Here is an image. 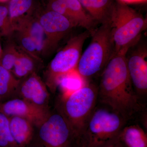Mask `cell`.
<instances>
[{
  "label": "cell",
  "mask_w": 147,
  "mask_h": 147,
  "mask_svg": "<svg viewBox=\"0 0 147 147\" xmlns=\"http://www.w3.org/2000/svg\"><path fill=\"white\" fill-rule=\"evenodd\" d=\"M8 23L7 6L0 5V31L3 34L6 35H9Z\"/></svg>",
  "instance_id": "obj_24"
},
{
  "label": "cell",
  "mask_w": 147,
  "mask_h": 147,
  "mask_svg": "<svg viewBox=\"0 0 147 147\" xmlns=\"http://www.w3.org/2000/svg\"><path fill=\"white\" fill-rule=\"evenodd\" d=\"M0 147H17L11 133L9 117L1 111Z\"/></svg>",
  "instance_id": "obj_22"
},
{
  "label": "cell",
  "mask_w": 147,
  "mask_h": 147,
  "mask_svg": "<svg viewBox=\"0 0 147 147\" xmlns=\"http://www.w3.org/2000/svg\"><path fill=\"white\" fill-rule=\"evenodd\" d=\"M16 94L20 98L48 110L50 94L45 82L37 72L20 80Z\"/></svg>",
  "instance_id": "obj_10"
},
{
  "label": "cell",
  "mask_w": 147,
  "mask_h": 147,
  "mask_svg": "<svg viewBox=\"0 0 147 147\" xmlns=\"http://www.w3.org/2000/svg\"><path fill=\"white\" fill-rule=\"evenodd\" d=\"M110 147H125L120 142L119 140L117 143H116L115 145L112 146Z\"/></svg>",
  "instance_id": "obj_26"
},
{
  "label": "cell",
  "mask_w": 147,
  "mask_h": 147,
  "mask_svg": "<svg viewBox=\"0 0 147 147\" xmlns=\"http://www.w3.org/2000/svg\"><path fill=\"white\" fill-rule=\"evenodd\" d=\"M98 98V86L86 82L79 88L63 96L59 111L71 127L76 141L82 134Z\"/></svg>",
  "instance_id": "obj_5"
},
{
  "label": "cell",
  "mask_w": 147,
  "mask_h": 147,
  "mask_svg": "<svg viewBox=\"0 0 147 147\" xmlns=\"http://www.w3.org/2000/svg\"><path fill=\"white\" fill-rule=\"evenodd\" d=\"M20 80L0 65V102L16 94Z\"/></svg>",
  "instance_id": "obj_19"
},
{
  "label": "cell",
  "mask_w": 147,
  "mask_h": 147,
  "mask_svg": "<svg viewBox=\"0 0 147 147\" xmlns=\"http://www.w3.org/2000/svg\"><path fill=\"white\" fill-rule=\"evenodd\" d=\"M38 18L45 34L53 52L71 29L75 27L68 18L51 11L41 9Z\"/></svg>",
  "instance_id": "obj_9"
},
{
  "label": "cell",
  "mask_w": 147,
  "mask_h": 147,
  "mask_svg": "<svg viewBox=\"0 0 147 147\" xmlns=\"http://www.w3.org/2000/svg\"><path fill=\"white\" fill-rule=\"evenodd\" d=\"M3 52V48L2 47V45H1V42H0V59L1 58Z\"/></svg>",
  "instance_id": "obj_27"
},
{
  "label": "cell",
  "mask_w": 147,
  "mask_h": 147,
  "mask_svg": "<svg viewBox=\"0 0 147 147\" xmlns=\"http://www.w3.org/2000/svg\"><path fill=\"white\" fill-rule=\"evenodd\" d=\"M7 6L9 34L12 33L18 22L28 16L37 14L42 9L40 0H9Z\"/></svg>",
  "instance_id": "obj_13"
},
{
  "label": "cell",
  "mask_w": 147,
  "mask_h": 147,
  "mask_svg": "<svg viewBox=\"0 0 147 147\" xmlns=\"http://www.w3.org/2000/svg\"><path fill=\"white\" fill-rule=\"evenodd\" d=\"M45 9L51 11L62 15L72 22L75 26H78L72 14L65 4L61 0H46Z\"/></svg>",
  "instance_id": "obj_23"
},
{
  "label": "cell",
  "mask_w": 147,
  "mask_h": 147,
  "mask_svg": "<svg viewBox=\"0 0 147 147\" xmlns=\"http://www.w3.org/2000/svg\"><path fill=\"white\" fill-rule=\"evenodd\" d=\"M63 2L76 21L77 26L82 27L92 35L98 24L84 10L79 0H61Z\"/></svg>",
  "instance_id": "obj_17"
},
{
  "label": "cell",
  "mask_w": 147,
  "mask_h": 147,
  "mask_svg": "<svg viewBox=\"0 0 147 147\" xmlns=\"http://www.w3.org/2000/svg\"><path fill=\"white\" fill-rule=\"evenodd\" d=\"M84 10L98 24H110L116 0H79Z\"/></svg>",
  "instance_id": "obj_14"
},
{
  "label": "cell",
  "mask_w": 147,
  "mask_h": 147,
  "mask_svg": "<svg viewBox=\"0 0 147 147\" xmlns=\"http://www.w3.org/2000/svg\"><path fill=\"white\" fill-rule=\"evenodd\" d=\"M39 147H73L76 139L71 127L60 113L49 114L38 127Z\"/></svg>",
  "instance_id": "obj_7"
},
{
  "label": "cell",
  "mask_w": 147,
  "mask_h": 147,
  "mask_svg": "<svg viewBox=\"0 0 147 147\" xmlns=\"http://www.w3.org/2000/svg\"><path fill=\"white\" fill-rule=\"evenodd\" d=\"M19 53V48L13 42L8 43L4 48L1 58L0 59V65L9 71H11Z\"/></svg>",
  "instance_id": "obj_21"
},
{
  "label": "cell",
  "mask_w": 147,
  "mask_h": 147,
  "mask_svg": "<svg viewBox=\"0 0 147 147\" xmlns=\"http://www.w3.org/2000/svg\"><path fill=\"white\" fill-rule=\"evenodd\" d=\"M120 142L125 147H147V135L137 124H127L121 131Z\"/></svg>",
  "instance_id": "obj_16"
},
{
  "label": "cell",
  "mask_w": 147,
  "mask_h": 147,
  "mask_svg": "<svg viewBox=\"0 0 147 147\" xmlns=\"http://www.w3.org/2000/svg\"><path fill=\"white\" fill-rule=\"evenodd\" d=\"M75 147V146H74V147Z\"/></svg>",
  "instance_id": "obj_30"
},
{
  "label": "cell",
  "mask_w": 147,
  "mask_h": 147,
  "mask_svg": "<svg viewBox=\"0 0 147 147\" xmlns=\"http://www.w3.org/2000/svg\"><path fill=\"white\" fill-rule=\"evenodd\" d=\"M102 105L94 108L76 140V147H110L119 142L121 131L128 121L118 113Z\"/></svg>",
  "instance_id": "obj_2"
},
{
  "label": "cell",
  "mask_w": 147,
  "mask_h": 147,
  "mask_svg": "<svg viewBox=\"0 0 147 147\" xmlns=\"http://www.w3.org/2000/svg\"><path fill=\"white\" fill-rule=\"evenodd\" d=\"M19 48V47H18ZM41 60L37 59L19 48V53L11 72L19 80L36 72L38 65Z\"/></svg>",
  "instance_id": "obj_18"
},
{
  "label": "cell",
  "mask_w": 147,
  "mask_h": 147,
  "mask_svg": "<svg viewBox=\"0 0 147 147\" xmlns=\"http://www.w3.org/2000/svg\"><path fill=\"white\" fill-rule=\"evenodd\" d=\"M0 111L7 117L26 119L38 127L50 114L48 110L37 107L21 98H12L0 102Z\"/></svg>",
  "instance_id": "obj_11"
},
{
  "label": "cell",
  "mask_w": 147,
  "mask_h": 147,
  "mask_svg": "<svg viewBox=\"0 0 147 147\" xmlns=\"http://www.w3.org/2000/svg\"><path fill=\"white\" fill-rule=\"evenodd\" d=\"M40 1H41L42 2V3L43 2H45V1H46V0H40Z\"/></svg>",
  "instance_id": "obj_29"
},
{
  "label": "cell",
  "mask_w": 147,
  "mask_h": 147,
  "mask_svg": "<svg viewBox=\"0 0 147 147\" xmlns=\"http://www.w3.org/2000/svg\"><path fill=\"white\" fill-rule=\"evenodd\" d=\"M147 24V19L141 13L116 0L110 23L114 55H126L139 42Z\"/></svg>",
  "instance_id": "obj_3"
},
{
  "label": "cell",
  "mask_w": 147,
  "mask_h": 147,
  "mask_svg": "<svg viewBox=\"0 0 147 147\" xmlns=\"http://www.w3.org/2000/svg\"><path fill=\"white\" fill-rule=\"evenodd\" d=\"M91 35L86 30L71 38L50 61L45 71L44 82L51 92L56 91L63 77L76 69L84 42Z\"/></svg>",
  "instance_id": "obj_6"
},
{
  "label": "cell",
  "mask_w": 147,
  "mask_h": 147,
  "mask_svg": "<svg viewBox=\"0 0 147 147\" xmlns=\"http://www.w3.org/2000/svg\"><path fill=\"white\" fill-rule=\"evenodd\" d=\"M11 136L17 147H27L34 137L33 124L26 119L16 116L9 117Z\"/></svg>",
  "instance_id": "obj_15"
},
{
  "label": "cell",
  "mask_w": 147,
  "mask_h": 147,
  "mask_svg": "<svg viewBox=\"0 0 147 147\" xmlns=\"http://www.w3.org/2000/svg\"><path fill=\"white\" fill-rule=\"evenodd\" d=\"M9 1V0H0V2H5Z\"/></svg>",
  "instance_id": "obj_28"
},
{
  "label": "cell",
  "mask_w": 147,
  "mask_h": 147,
  "mask_svg": "<svg viewBox=\"0 0 147 147\" xmlns=\"http://www.w3.org/2000/svg\"><path fill=\"white\" fill-rule=\"evenodd\" d=\"M91 36L90 43L81 55L76 69L85 83L100 75L114 55L110 24L100 25Z\"/></svg>",
  "instance_id": "obj_4"
},
{
  "label": "cell",
  "mask_w": 147,
  "mask_h": 147,
  "mask_svg": "<svg viewBox=\"0 0 147 147\" xmlns=\"http://www.w3.org/2000/svg\"><path fill=\"white\" fill-rule=\"evenodd\" d=\"M98 101L127 121L145 109L131 84L125 55H114L100 74Z\"/></svg>",
  "instance_id": "obj_1"
},
{
  "label": "cell",
  "mask_w": 147,
  "mask_h": 147,
  "mask_svg": "<svg viewBox=\"0 0 147 147\" xmlns=\"http://www.w3.org/2000/svg\"><path fill=\"white\" fill-rule=\"evenodd\" d=\"M15 33L16 39L19 47L21 50L28 53L32 57L41 60L38 53L35 44L34 40L28 34L21 29L14 30L12 33Z\"/></svg>",
  "instance_id": "obj_20"
},
{
  "label": "cell",
  "mask_w": 147,
  "mask_h": 147,
  "mask_svg": "<svg viewBox=\"0 0 147 147\" xmlns=\"http://www.w3.org/2000/svg\"><path fill=\"white\" fill-rule=\"evenodd\" d=\"M139 41L128 50L125 57L131 84L140 99L147 95V52L146 45L139 44Z\"/></svg>",
  "instance_id": "obj_8"
},
{
  "label": "cell",
  "mask_w": 147,
  "mask_h": 147,
  "mask_svg": "<svg viewBox=\"0 0 147 147\" xmlns=\"http://www.w3.org/2000/svg\"><path fill=\"white\" fill-rule=\"evenodd\" d=\"M38 13L24 18L18 22L14 27L13 32L16 29H21L28 33L34 40L40 58L42 56L48 55L53 51L45 32L38 21L37 17Z\"/></svg>",
  "instance_id": "obj_12"
},
{
  "label": "cell",
  "mask_w": 147,
  "mask_h": 147,
  "mask_svg": "<svg viewBox=\"0 0 147 147\" xmlns=\"http://www.w3.org/2000/svg\"><path fill=\"white\" fill-rule=\"evenodd\" d=\"M118 1L128 5L129 4L146 2L147 0H118Z\"/></svg>",
  "instance_id": "obj_25"
}]
</instances>
